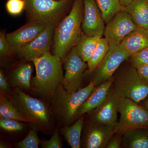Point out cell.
Listing matches in <instances>:
<instances>
[{
    "mask_svg": "<svg viewBox=\"0 0 148 148\" xmlns=\"http://www.w3.org/2000/svg\"><path fill=\"white\" fill-rule=\"evenodd\" d=\"M54 30V28L46 27L38 36L23 47L16 54L26 61H32L35 58L49 51L53 39Z\"/></svg>",
    "mask_w": 148,
    "mask_h": 148,
    "instance_id": "13",
    "label": "cell"
},
{
    "mask_svg": "<svg viewBox=\"0 0 148 148\" xmlns=\"http://www.w3.org/2000/svg\"><path fill=\"white\" fill-rule=\"evenodd\" d=\"M36 74L32 85L35 91L44 95L52 96L64 79L62 62L49 51L32 61Z\"/></svg>",
    "mask_w": 148,
    "mask_h": 148,
    "instance_id": "2",
    "label": "cell"
},
{
    "mask_svg": "<svg viewBox=\"0 0 148 148\" xmlns=\"http://www.w3.org/2000/svg\"><path fill=\"white\" fill-rule=\"evenodd\" d=\"M0 118L32 123L30 120L18 110L9 99L3 95L0 97Z\"/></svg>",
    "mask_w": 148,
    "mask_h": 148,
    "instance_id": "23",
    "label": "cell"
},
{
    "mask_svg": "<svg viewBox=\"0 0 148 148\" xmlns=\"http://www.w3.org/2000/svg\"><path fill=\"white\" fill-rule=\"evenodd\" d=\"M124 10L138 27L148 30V0H134Z\"/></svg>",
    "mask_w": 148,
    "mask_h": 148,
    "instance_id": "18",
    "label": "cell"
},
{
    "mask_svg": "<svg viewBox=\"0 0 148 148\" xmlns=\"http://www.w3.org/2000/svg\"><path fill=\"white\" fill-rule=\"evenodd\" d=\"M32 72L33 67L30 64H23L18 66L11 74V85L14 87L24 89L31 88Z\"/></svg>",
    "mask_w": 148,
    "mask_h": 148,
    "instance_id": "20",
    "label": "cell"
},
{
    "mask_svg": "<svg viewBox=\"0 0 148 148\" xmlns=\"http://www.w3.org/2000/svg\"><path fill=\"white\" fill-rule=\"evenodd\" d=\"M65 73L63 79V87L69 93H73L81 88L83 79L87 64L82 60L74 47L64 61Z\"/></svg>",
    "mask_w": 148,
    "mask_h": 148,
    "instance_id": "9",
    "label": "cell"
},
{
    "mask_svg": "<svg viewBox=\"0 0 148 148\" xmlns=\"http://www.w3.org/2000/svg\"><path fill=\"white\" fill-rule=\"evenodd\" d=\"M11 51L10 45L4 32L0 33V55L1 58L8 56Z\"/></svg>",
    "mask_w": 148,
    "mask_h": 148,
    "instance_id": "31",
    "label": "cell"
},
{
    "mask_svg": "<svg viewBox=\"0 0 148 148\" xmlns=\"http://www.w3.org/2000/svg\"><path fill=\"white\" fill-rule=\"evenodd\" d=\"M114 81V79L112 77L108 80L95 86L90 96L78 111L76 119H77L84 114L95 110L105 101L110 91Z\"/></svg>",
    "mask_w": 148,
    "mask_h": 148,
    "instance_id": "16",
    "label": "cell"
},
{
    "mask_svg": "<svg viewBox=\"0 0 148 148\" xmlns=\"http://www.w3.org/2000/svg\"><path fill=\"white\" fill-rule=\"evenodd\" d=\"M100 37L89 36L82 32L77 40L75 47L82 60L87 62L95 51Z\"/></svg>",
    "mask_w": 148,
    "mask_h": 148,
    "instance_id": "21",
    "label": "cell"
},
{
    "mask_svg": "<svg viewBox=\"0 0 148 148\" xmlns=\"http://www.w3.org/2000/svg\"><path fill=\"white\" fill-rule=\"evenodd\" d=\"M135 69L140 76L148 84V65H140Z\"/></svg>",
    "mask_w": 148,
    "mask_h": 148,
    "instance_id": "32",
    "label": "cell"
},
{
    "mask_svg": "<svg viewBox=\"0 0 148 148\" xmlns=\"http://www.w3.org/2000/svg\"><path fill=\"white\" fill-rule=\"evenodd\" d=\"M83 14V0H74L68 15L54 29L53 55L62 62L75 47L82 32Z\"/></svg>",
    "mask_w": 148,
    "mask_h": 148,
    "instance_id": "1",
    "label": "cell"
},
{
    "mask_svg": "<svg viewBox=\"0 0 148 148\" xmlns=\"http://www.w3.org/2000/svg\"><path fill=\"white\" fill-rule=\"evenodd\" d=\"M147 128H136L123 133V144L125 147L148 148V131Z\"/></svg>",
    "mask_w": 148,
    "mask_h": 148,
    "instance_id": "19",
    "label": "cell"
},
{
    "mask_svg": "<svg viewBox=\"0 0 148 148\" xmlns=\"http://www.w3.org/2000/svg\"><path fill=\"white\" fill-rule=\"evenodd\" d=\"M132 67L136 68L142 65H148V47L130 56Z\"/></svg>",
    "mask_w": 148,
    "mask_h": 148,
    "instance_id": "29",
    "label": "cell"
},
{
    "mask_svg": "<svg viewBox=\"0 0 148 148\" xmlns=\"http://www.w3.org/2000/svg\"><path fill=\"white\" fill-rule=\"evenodd\" d=\"M40 142L36 130H31L27 137L17 143L16 147L19 148H38Z\"/></svg>",
    "mask_w": 148,
    "mask_h": 148,
    "instance_id": "26",
    "label": "cell"
},
{
    "mask_svg": "<svg viewBox=\"0 0 148 148\" xmlns=\"http://www.w3.org/2000/svg\"><path fill=\"white\" fill-rule=\"evenodd\" d=\"M95 87L92 81L87 86L73 93H69L61 84L52 95L54 113L64 126H69L76 119L78 111Z\"/></svg>",
    "mask_w": 148,
    "mask_h": 148,
    "instance_id": "3",
    "label": "cell"
},
{
    "mask_svg": "<svg viewBox=\"0 0 148 148\" xmlns=\"http://www.w3.org/2000/svg\"><path fill=\"white\" fill-rule=\"evenodd\" d=\"M25 0H8L6 3V9L9 14L13 16L19 15L25 9Z\"/></svg>",
    "mask_w": 148,
    "mask_h": 148,
    "instance_id": "27",
    "label": "cell"
},
{
    "mask_svg": "<svg viewBox=\"0 0 148 148\" xmlns=\"http://www.w3.org/2000/svg\"><path fill=\"white\" fill-rule=\"evenodd\" d=\"M138 28L127 12L121 11L107 24L105 38L110 44H120L127 35Z\"/></svg>",
    "mask_w": 148,
    "mask_h": 148,
    "instance_id": "10",
    "label": "cell"
},
{
    "mask_svg": "<svg viewBox=\"0 0 148 148\" xmlns=\"http://www.w3.org/2000/svg\"><path fill=\"white\" fill-rule=\"evenodd\" d=\"M103 15L104 21L108 24L119 12L124 10L118 0H95Z\"/></svg>",
    "mask_w": 148,
    "mask_h": 148,
    "instance_id": "24",
    "label": "cell"
},
{
    "mask_svg": "<svg viewBox=\"0 0 148 148\" xmlns=\"http://www.w3.org/2000/svg\"><path fill=\"white\" fill-rule=\"evenodd\" d=\"M115 92L119 97L139 103L148 96V84L139 75L134 67L126 69L114 79Z\"/></svg>",
    "mask_w": 148,
    "mask_h": 148,
    "instance_id": "7",
    "label": "cell"
},
{
    "mask_svg": "<svg viewBox=\"0 0 148 148\" xmlns=\"http://www.w3.org/2000/svg\"><path fill=\"white\" fill-rule=\"evenodd\" d=\"M145 100V104H144V108L148 110V96Z\"/></svg>",
    "mask_w": 148,
    "mask_h": 148,
    "instance_id": "36",
    "label": "cell"
},
{
    "mask_svg": "<svg viewBox=\"0 0 148 148\" xmlns=\"http://www.w3.org/2000/svg\"><path fill=\"white\" fill-rule=\"evenodd\" d=\"M9 99L24 116L34 123L43 127L50 123V116L45 104L36 98L24 93L21 88L15 87Z\"/></svg>",
    "mask_w": 148,
    "mask_h": 148,
    "instance_id": "5",
    "label": "cell"
},
{
    "mask_svg": "<svg viewBox=\"0 0 148 148\" xmlns=\"http://www.w3.org/2000/svg\"><path fill=\"white\" fill-rule=\"evenodd\" d=\"M0 88L1 91L6 92L8 91L9 85L6 78L1 70L0 71Z\"/></svg>",
    "mask_w": 148,
    "mask_h": 148,
    "instance_id": "34",
    "label": "cell"
},
{
    "mask_svg": "<svg viewBox=\"0 0 148 148\" xmlns=\"http://www.w3.org/2000/svg\"><path fill=\"white\" fill-rule=\"evenodd\" d=\"M56 1H63V0H56Z\"/></svg>",
    "mask_w": 148,
    "mask_h": 148,
    "instance_id": "37",
    "label": "cell"
},
{
    "mask_svg": "<svg viewBox=\"0 0 148 148\" xmlns=\"http://www.w3.org/2000/svg\"><path fill=\"white\" fill-rule=\"evenodd\" d=\"M119 1V0H118Z\"/></svg>",
    "mask_w": 148,
    "mask_h": 148,
    "instance_id": "38",
    "label": "cell"
},
{
    "mask_svg": "<svg viewBox=\"0 0 148 148\" xmlns=\"http://www.w3.org/2000/svg\"><path fill=\"white\" fill-rule=\"evenodd\" d=\"M29 21H37L55 29L67 15L71 0H25Z\"/></svg>",
    "mask_w": 148,
    "mask_h": 148,
    "instance_id": "4",
    "label": "cell"
},
{
    "mask_svg": "<svg viewBox=\"0 0 148 148\" xmlns=\"http://www.w3.org/2000/svg\"><path fill=\"white\" fill-rule=\"evenodd\" d=\"M110 49L105 58L94 71L91 81L95 86L112 78L120 65L131 56L121 44H110Z\"/></svg>",
    "mask_w": 148,
    "mask_h": 148,
    "instance_id": "8",
    "label": "cell"
},
{
    "mask_svg": "<svg viewBox=\"0 0 148 148\" xmlns=\"http://www.w3.org/2000/svg\"><path fill=\"white\" fill-rule=\"evenodd\" d=\"M0 127L5 131L13 132L23 130L24 125L16 120L0 118Z\"/></svg>",
    "mask_w": 148,
    "mask_h": 148,
    "instance_id": "28",
    "label": "cell"
},
{
    "mask_svg": "<svg viewBox=\"0 0 148 148\" xmlns=\"http://www.w3.org/2000/svg\"><path fill=\"white\" fill-rule=\"evenodd\" d=\"M82 32L89 36L102 38L105 31L104 19L95 0H83Z\"/></svg>",
    "mask_w": 148,
    "mask_h": 148,
    "instance_id": "11",
    "label": "cell"
},
{
    "mask_svg": "<svg viewBox=\"0 0 148 148\" xmlns=\"http://www.w3.org/2000/svg\"><path fill=\"white\" fill-rule=\"evenodd\" d=\"M46 27L37 21H29L19 29L6 35L10 45L11 51L17 53L23 47L38 36Z\"/></svg>",
    "mask_w": 148,
    "mask_h": 148,
    "instance_id": "12",
    "label": "cell"
},
{
    "mask_svg": "<svg viewBox=\"0 0 148 148\" xmlns=\"http://www.w3.org/2000/svg\"><path fill=\"white\" fill-rule=\"evenodd\" d=\"M134 1V0H119V1L121 5L126 7Z\"/></svg>",
    "mask_w": 148,
    "mask_h": 148,
    "instance_id": "35",
    "label": "cell"
},
{
    "mask_svg": "<svg viewBox=\"0 0 148 148\" xmlns=\"http://www.w3.org/2000/svg\"><path fill=\"white\" fill-rule=\"evenodd\" d=\"M118 97L114 90L110 91L105 101L98 108L90 112L91 122L106 125H116L118 121Z\"/></svg>",
    "mask_w": 148,
    "mask_h": 148,
    "instance_id": "15",
    "label": "cell"
},
{
    "mask_svg": "<svg viewBox=\"0 0 148 148\" xmlns=\"http://www.w3.org/2000/svg\"><path fill=\"white\" fill-rule=\"evenodd\" d=\"M117 108L120 117L115 126V134H123L136 128L148 129V110L144 107L130 99L119 96Z\"/></svg>",
    "mask_w": 148,
    "mask_h": 148,
    "instance_id": "6",
    "label": "cell"
},
{
    "mask_svg": "<svg viewBox=\"0 0 148 148\" xmlns=\"http://www.w3.org/2000/svg\"><path fill=\"white\" fill-rule=\"evenodd\" d=\"M121 138L117 135L116 136H113L111 140L108 143L106 148H119L121 147Z\"/></svg>",
    "mask_w": 148,
    "mask_h": 148,
    "instance_id": "33",
    "label": "cell"
},
{
    "mask_svg": "<svg viewBox=\"0 0 148 148\" xmlns=\"http://www.w3.org/2000/svg\"><path fill=\"white\" fill-rule=\"evenodd\" d=\"M110 44L105 38H101L95 51L87 61L89 73L94 71L101 63L110 49Z\"/></svg>",
    "mask_w": 148,
    "mask_h": 148,
    "instance_id": "25",
    "label": "cell"
},
{
    "mask_svg": "<svg viewBox=\"0 0 148 148\" xmlns=\"http://www.w3.org/2000/svg\"><path fill=\"white\" fill-rule=\"evenodd\" d=\"M40 145L45 148H61L62 144L58 130H56L49 140H42L40 142Z\"/></svg>",
    "mask_w": 148,
    "mask_h": 148,
    "instance_id": "30",
    "label": "cell"
},
{
    "mask_svg": "<svg viewBox=\"0 0 148 148\" xmlns=\"http://www.w3.org/2000/svg\"><path fill=\"white\" fill-rule=\"evenodd\" d=\"M83 125L84 117L82 116L71 126H64L61 129V134L71 147H80L81 137Z\"/></svg>",
    "mask_w": 148,
    "mask_h": 148,
    "instance_id": "22",
    "label": "cell"
},
{
    "mask_svg": "<svg viewBox=\"0 0 148 148\" xmlns=\"http://www.w3.org/2000/svg\"><path fill=\"white\" fill-rule=\"evenodd\" d=\"M132 55L148 47V30L138 27L127 35L120 43Z\"/></svg>",
    "mask_w": 148,
    "mask_h": 148,
    "instance_id": "17",
    "label": "cell"
},
{
    "mask_svg": "<svg viewBox=\"0 0 148 148\" xmlns=\"http://www.w3.org/2000/svg\"><path fill=\"white\" fill-rule=\"evenodd\" d=\"M115 126L91 122L85 133L83 142V147L106 148L115 134Z\"/></svg>",
    "mask_w": 148,
    "mask_h": 148,
    "instance_id": "14",
    "label": "cell"
}]
</instances>
